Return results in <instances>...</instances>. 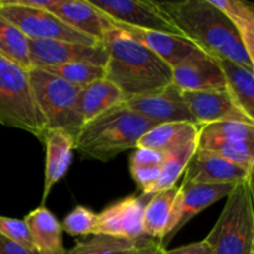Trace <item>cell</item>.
<instances>
[{
  "label": "cell",
  "instance_id": "1",
  "mask_svg": "<svg viewBox=\"0 0 254 254\" xmlns=\"http://www.w3.org/2000/svg\"><path fill=\"white\" fill-rule=\"evenodd\" d=\"M102 44L107 51L104 78L118 87L124 101L155 93L173 83L171 67L111 21Z\"/></svg>",
  "mask_w": 254,
  "mask_h": 254
},
{
  "label": "cell",
  "instance_id": "2",
  "mask_svg": "<svg viewBox=\"0 0 254 254\" xmlns=\"http://www.w3.org/2000/svg\"><path fill=\"white\" fill-rule=\"evenodd\" d=\"M156 2L184 36L201 51L254 69V61L248 56L233 25L208 0Z\"/></svg>",
  "mask_w": 254,
  "mask_h": 254
},
{
  "label": "cell",
  "instance_id": "3",
  "mask_svg": "<svg viewBox=\"0 0 254 254\" xmlns=\"http://www.w3.org/2000/svg\"><path fill=\"white\" fill-rule=\"evenodd\" d=\"M155 126L122 102L83 123L74 138V149L83 158L106 163L129 149H136L141 136Z\"/></svg>",
  "mask_w": 254,
  "mask_h": 254
},
{
  "label": "cell",
  "instance_id": "4",
  "mask_svg": "<svg viewBox=\"0 0 254 254\" xmlns=\"http://www.w3.org/2000/svg\"><path fill=\"white\" fill-rule=\"evenodd\" d=\"M0 124L44 140L47 124L37 106L26 69L0 55Z\"/></svg>",
  "mask_w": 254,
  "mask_h": 254
},
{
  "label": "cell",
  "instance_id": "5",
  "mask_svg": "<svg viewBox=\"0 0 254 254\" xmlns=\"http://www.w3.org/2000/svg\"><path fill=\"white\" fill-rule=\"evenodd\" d=\"M205 240L212 247L213 254H254L252 181H243L235 186Z\"/></svg>",
  "mask_w": 254,
  "mask_h": 254
},
{
  "label": "cell",
  "instance_id": "6",
  "mask_svg": "<svg viewBox=\"0 0 254 254\" xmlns=\"http://www.w3.org/2000/svg\"><path fill=\"white\" fill-rule=\"evenodd\" d=\"M47 129H61L76 138L83 126L78 98L81 88L41 68L27 71Z\"/></svg>",
  "mask_w": 254,
  "mask_h": 254
},
{
  "label": "cell",
  "instance_id": "7",
  "mask_svg": "<svg viewBox=\"0 0 254 254\" xmlns=\"http://www.w3.org/2000/svg\"><path fill=\"white\" fill-rule=\"evenodd\" d=\"M0 16L17 27L29 40H51L97 46L96 41L64 24L47 10L20 6L11 0L0 1Z\"/></svg>",
  "mask_w": 254,
  "mask_h": 254
},
{
  "label": "cell",
  "instance_id": "8",
  "mask_svg": "<svg viewBox=\"0 0 254 254\" xmlns=\"http://www.w3.org/2000/svg\"><path fill=\"white\" fill-rule=\"evenodd\" d=\"M236 185L237 184H196L183 181L160 245L166 250V246L189 221L215 202L227 197Z\"/></svg>",
  "mask_w": 254,
  "mask_h": 254
},
{
  "label": "cell",
  "instance_id": "9",
  "mask_svg": "<svg viewBox=\"0 0 254 254\" xmlns=\"http://www.w3.org/2000/svg\"><path fill=\"white\" fill-rule=\"evenodd\" d=\"M108 19L148 31L185 37L156 1L145 0H88ZM186 39V37H185Z\"/></svg>",
  "mask_w": 254,
  "mask_h": 254
},
{
  "label": "cell",
  "instance_id": "10",
  "mask_svg": "<svg viewBox=\"0 0 254 254\" xmlns=\"http://www.w3.org/2000/svg\"><path fill=\"white\" fill-rule=\"evenodd\" d=\"M29 51L31 64L35 68L73 62H87L104 67L107 62V51L103 44L89 46L66 41L29 40Z\"/></svg>",
  "mask_w": 254,
  "mask_h": 254
},
{
  "label": "cell",
  "instance_id": "11",
  "mask_svg": "<svg viewBox=\"0 0 254 254\" xmlns=\"http://www.w3.org/2000/svg\"><path fill=\"white\" fill-rule=\"evenodd\" d=\"M184 101L198 127L220 122H238L254 126L253 119L248 118L236 104L226 88L215 91L183 92Z\"/></svg>",
  "mask_w": 254,
  "mask_h": 254
},
{
  "label": "cell",
  "instance_id": "12",
  "mask_svg": "<svg viewBox=\"0 0 254 254\" xmlns=\"http://www.w3.org/2000/svg\"><path fill=\"white\" fill-rule=\"evenodd\" d=\"M124 104L139 116L156 124L176 122L196 124L184 101L183 91L174 83L155 93L134 97L124 101Z\"/></svg>",
  "mask_w": 254,
  "mask_h": 254
},
{
  "label": "cell",
  "instance_id": "13",
  "mask_svg": "<svg viewBox=\"0 0 254 254\" xmlns=\"http://www.w3.org/2000/svg\"><path fill=\"white\" fill-rule=\"evenodd\" d=\"M143 200L134 196L117 201L97 215L93 235L138 241L143 235ZM92 235V236H93Z\"/></svg>",
  "mask_w": 254,
  "mask_h": 254
},
{
  "label": "cell",
  "instance_id": "14",
  "mask_svg": "<svg viewBox=\"0 0 254 254\" xmlns=\"http://www.w3.org/2000/svg\"><path fill=\"white\" fill-rule=\"evenodd\" d=\"M173 83L183 92L226 88L225 76L217 59L198 50L171 68Z\"/></svg>",
  "mask_w": 254,
  "mask_h": 254
},
{
  "label": "cell",
  "instance_id": "15",
  "mask_svg": "<svg viewBox=\"0 0 254 254\" xmlns=\"http://www.w3.org/2000/svg\"><path fill=\"white\" fill-rule=\"evenodd\" d=\"M184 183L238 184L252 181L253 173L205 150H197L185 169Z\"/></svg>",
  "mask_w": 254,
  "mask_h": 254
},
{
  "label": "cell",
  "instance_id": "16",
  "mask_svg": "<svg viewBox=\"0 0 254 254\" xmlns=\"http://www.w3.org/2000/svg\"><path fill=\"white\" fill-rule=\"evenodd\" d=\"M108 20L113 26L118 27L119 30L128 34L129 36L133 37L134 40L139 41L140 44H143L144 46L151 50L155 55H158L171 68L178 66L186 57H189L190 55L195 54L196 51L200 50L195 44H192L190 40L185 39V37L136 29V27L128 26V25H124L122 22L113 21L111 19Z\"/></svg>",
  "mask_w": 254,
  "mask_h": 254
},
{
  "label": "cell",
  "instance_id": "17",
  "mask_svg": "<svg viewBox=\"0 0 254 254\" xmlns=\"http://www.w3.org/2000/svg\"><path fill=\"white\" fill-rule=\"evenodd\" d=\"M50 12L76 31L102 42L109 26L108 17L102 14L88 0H56Z\"/></svg>",
  "mask_w": 254,
  "mask_h": 254
},
{
  "label": "cell",
  "instance_id": "18",
  "mask_svg": "<svg viewBox=\"0 0 254 254\" xmlns=\"http://www.w3.org/2000/svg\"><path fill=\"white\" fill-rule=\"evenodd\" d=\"M46 148L45 184L42 206L46 202L52 188L61 180L71 165L74 150V138L61 129H47L44 135Z\"/></svg>",
  "mask_w": 254,
  "mask_h": 254
},
{
  "label": "cell",
  "instance_id": "19",
  "mask_svg": "<svg viewBox=\"0 0 254 254\" xmlns=\"http://www.w3.org/2000/svg\"><path fill=\"white\" fill-rule=\"evenodd\" d=\"M25 223L39 254H64L62 227L51 211L44 206L35 208L25 216Z\"/></svg>",
  "mask_w": 254,
  "mask_h": 254
},
{
  "label": "cell",
  "instance_id": "20",
  "mask_svg": "<svg viewBox=\"0 0 254 254\" xmlns=\"http://www.w3.org/2000/svg\"><path fill=\"white\" fill-rule=\"evenodd\" d=\"M198 131L200 127L186 122L158 124L141 136L136 148L150 149L165 155L197 139Z\"/></svg>",
  "mask_w": 254,
  "mask_h": 254
},
{
  "label": "cell",
  "instance_id": "21",
  "mask_svg": "<svg viewBox=\"0 0 254 254\" xmlns=\"http://www.w3.org/2000/svg\"><path fill=\"white\" fill-rule=\"evenodd\" d=\"M225 76L226 89L241 111L254 121V69L230 60H217Z\"/></svg>",
  "mask_w": 254,
  "mask_h": 254
},
{
  "label": "cell",
  "instance_id": "22",
  "mask_svg": "<svg viewBox=\"0 0 254 254\" xmlns=\"http://www.w3.org/2000/svg\"><path fill=\"white\" fill-rule=\"evenodd\" d=\"M122 102H124L122 92L116 84L106 78L98 79L83 87L81 88L78 98L79 113L83 123L96 118Z\"/></svg>",
  "mask_w": 254,
  "mask_h": 254
},
{
  "label": "cell",
  "instance_id": "23",
  "mask_svg": "<svg viewBox=\"0 0 254 254\" xmlns=\"http://www.w3.org/2000/svg\"><path fill=\"white\" fill-rule=\"evenodd\" d=\"M179 191L180 186L174 185L151 196L143 213V235L145 237L159 242L163 240Z\"/></svg>",
  "mask_w": 254,
  "mask_h": 254
},
{
  "label": "cell",
  "instance_id": "24",
  "mask_svg": "<svg viewBox=\"0 0 254 254\" xmlns=\"http://www.w3.org/2000/svg\"><path fill=\"white\" fill-rule=\"evenodd\" d=\"M231 21L245 46L248 56L254 61V6L242 0H208Z\"/></svg>",
  "mask_w": 254,
  "mask_h": 254
},
{
  "label": "cell",
  "instance_id": "25",
  "mask_svg": "<svg viewBox=\"0 0 254 254\" xmlns=\"http://www.w3.org/2000/svg\"><path fill=\"white\" fill-rule=\"evenodd\" d=\"M197 150H205L215 154L253 173L254 141H232L198 135Z\"/></svg>",
  "mask_w": 254,
  "mask_h": 254
},
{
  "label": "cell",
  "instance_id": "26",
  "mask_svg": "<svg viewBox=\"0 0 254 254\" xmlns=\"http://www.w3.org/2000/svg\"><path fill=\"white\" fill-rule=\"evenodd\" d=\"M163 154L150 149L136 148L131 154L129 160L131 178L136 183L138 188L143 191L144 196L151 193L154 185L160 175L161 166L164 163Z\"/></svg>",
  "mask_w": 254,
  "mask_h": 254
},
{
  "label": "cell",
  "instance_id": "27",
  "mask_svg": "<svg viewBox=\"0 0 254 254\" xmlns=\"http://www.w3.org/2000/svg\"><path fill=\"white\" fill-rule=\"evenodd\" d=\"M196 151H197V139L189 141L185 145L165 154L160 175L151 190L150 196L176 185V181L183 175L186 166L193 158Z\"/></svg>",
  "mask_w": 254,
  "mask_h": 254
},
{
  "label": "cell",
  "instance_id": "28",
  "mask_svg": "<svg viewBox=\"0 0 254 254\" xmlns=\"http://www.w3.org/2000/svg\"><path fill=\"white\" fill-rule=\"evenodd\" d=\"M0 55L29 71L32 68L30 60L29 39L15 25L0 16Z\"/></svg>",
  "mask_w": 254,
  "mask_h": 254
},
{
  "label": "cell",
  "instance_id": "29",
  "mask_svg": "<svg viewBox=\"0 0 254 254\" xmlns=\"http://www.w3.org/2000/svg\"><path fill=\"white\" fill-rule=\"evenodd\" d=\"M138 241L93 235L88 240L77 241L64 254H134Z\"/></svg>",
  "mask_w": 254,
  "mask_h": 254
},
{
  "label": "cell",
  "instance_id": "30",
  "mask_svg": "<svg viewBox=\"0 0 254 254\" xmlns=\"http://www.w3.org/2000/svg\"><path fill=\"white\" fill-rule=\"evenodd\" d=\"M41 69L60 77L64 81L79 88H83L98 79L104 78L103 67L87 62H73V64H59V66L42 67Z\"/></svg>",
  "mask_w": 254,
  "mask_h": 254
},
{
  "label": "cell",
  "instance_id": "31",
  "mask_svg": "<svg viewBox=\"0 0 254 254\" xmlns=\"http://www.w3.org/2000/svg\"><path fill=\"white\" fill-rule=\"evenodd\" d=\"M198 135L232 141H254V126L238 122H220L200 127Z\"/></svg>",
  "mask_w": 254,
  "mask_h": 254
},
{
  "label": "cell",
  "instance_id": "32",
  "mask_svg": "<svg viewBox=\"0 0 254 254\" xmlns=\"http://www.w3.org/2000/svg\"><path fill=\"white\" fill-rule=\"evenodd\" d=\"M97 213L86 206H76L61 223L62 231H66L71 236L93 235L96 226Z\"/></svg>",
  "mask_w": 254,
  "mask_h": 254
},
{
  "label": "cell",
  "instance_id": "33",
  "mask_svg": "<svg viewBox=\"0 0 254 254\" xmlns=\"http://www.w3.org/2000/svg\"><path fill=\"white\" fill-rule=\"evenodd\" d=\"M0 235L14 242L20 243L30 251H36L30 236V231L24 220L0 216ZM37 252V251H36Z\"/></svg>",
  "mask_w": 254,
  "mask_h": 254
},
{
  "label": "cell",
  "instance_id": "34",
  "mask_svg": "<svg viewBox=\"0 0 254 254\" xmlns=\"http://www.w3.org/2000/svg\"><path fill=\"white\" fill-rule=\"evenodd\" d=\"M165 254H213V251L210 243L206 240H202L200 242L181 246L174 250H166Z\"/></svg>",
  "mask_w": 254,
  "mask_h": 254
},
{
  "label": "cell",
  "instance_id": "35",
  "mask_svg": "<svg viewBox=\"0 0 254 254\" xmlns=\"http://www.w3.org/2000/svg\"><path fill=\"white\" fill-rule=\"evenodd\" d=\"M165 251L158 240L143 237L136 242L134 254H165Z\"/></svg>",
  "mask_w": 254,
  "mask_h": 254
},
{
  "label": "cell",
  "instance_id": "36",
  "mask_svg": "<svg viewBox=\"0 0 254 254\" xmlns=\"http://www.w3.org/2000/svg\"><path fill=\"white\" fill-rule=\"evenodd\" d=\"M0 254H39L36 251H30L20 243L9 240L0 235Z\"/></svg>",
  "mask_w": 254,
  "mask_h": 254
},
{
  "label": "cell",
  "instance_id": "37",
  "mask_svg": "<svg viewBox=\"0 0 254 254\" xmlns=\"http://www.w3.org/2000/svg\"><path fill=\"white\" fill-rule=\"evenodd\" d=\"M11 1L20 5V6L31 7V9L47 10V11H50L51 7L54 6L56 0H11Z\"/></svg>",
  "mask_w": 254,
  "mask_h": 254
}]
</instances>
